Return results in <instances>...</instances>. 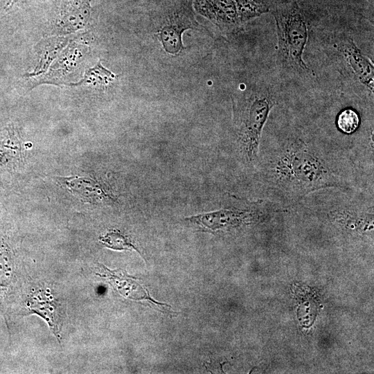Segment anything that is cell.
<instances>
[{
    "label": "cell",
    "instance_id": "1",
    "mask_svg": "<svg viewBox=\"0 0 374 374\" xmlns=\"http://www.w3.org/2000/svg\"><path fill=\"white\" fill-rule=\"evenodd\" d=\"M265 181L277 192L297 198L344 181L317 152L301 139L290 140L265 165Z\"/></svg>",
    "mask_w": 374,
    "mask_h": 374
},
{
    "label": "cell",
    "instance_id": "2",
    "mask_svg": "<svg viewBox=\"0 0 374 374\" xmlns=\"http://www.w3.org/2000/svg\"><path fill=\"white\" fill-rule=\"evenodd\" d=\"M275 100L265 87L249 88L233 98V125L239 152L244 161L258 159L261 134Z\"/></svg>",
    "mask_w": 374,
    "mask_h": 374
},
{
    "label": "cell",
    "instance_id": "3",
    "mask_svg": "<svg viewBox=\"0 0 374 374\" xmlns=\"http://www.w3.org/2000/svg\"><path fill=\"white\" fill-rule=\"evenodd\" d=\"M276 24L279 57L286 66L308 71L303 54L308 40L307 23L295 0L278 6L273 12Z\"/></svg>",
    "mask_w": 374,
    "mask_h": 374
},
{
    "label": "cell",
    "instance_id": "4",
    "mask_svg": "<svg viewBox=\"0 0 374 374\" xmlns=\"http://www.w3.org/2000/svg\"><path fill=\"white\" fill-rule=\"evenodd\" d=\"M198 12L226 32L269 11L271 0H196Z\"/></svg>",
    "mask_w": 374,
    "mask_h": 374
},
{
    "label": "cell",
    "instance_id": "5",
    "mask_svg": "<svg viewBox=\"0 0 374 374\" xmlns=\"http://www.w3.org/2000/svg\"><path fill=\"white\" fill-rule=\"evenodd\" d=\"M270 204L259 201L245 207H226L186 217V220L203 231L229 229L257 221L267 214Z\"/></svg>",
    "mask_w": 374,
    "mask_h": 374
},
{
    "label": "cell",
    "instance_id": "6",
    "mask_svg": "<svg viewBox=\"0 0 374 374\" xmlns=\"http://www.w3.org/2000/svg\"><path fill=\"white\" fill-rule=\"evenodd\" d=\"M82 38L80 35L72 37L48 71L39 76L33 86L43 84L66 85L69 75L84 60L89 51L88 43Z\"/></svg>",
    "mask_w": 374,
    "mask_h": 374
},
{
    "label": "cell",
    "instance_id": "7",
    "mask_svg": "<svg viewBox=\"0 0 374 374\" xmlns=\"http://www.w3.org/2000/svg\"><path fill=\"white\" fill-rule=\"evenodd\" d=\"M91 16V0H59L52 21V35H70L86 28Z\"/></svg>",
    "mask_w": 374,
    "mask_h": 374
},
{
    "label": "cell",
    "instance_id": "8",
    "mask_svg": "<svg viewBox=\"0 0 374 374\" xmlns=\"http://www.w3.org/2000/svg\"><path fill=\"white\" fill-rule=\"evenodd\" d=\"M337 50L344 66L355 80L373 92L374 69L371 62L362 53L350 38H344L337 44Z\"/></svg>",
    "mask_w": 374,
    "mask_h": 374
},
{
    "label": "cell",
    "instance_id": "9",
    "mask_svg": "<svg viewBox=\"0 0 374 374\" xmlns=\"http://www.w3.org/2000/svg\"><path fill=\"white\" fill-rule=\"evenodd\" d=\"M70 35H52L42 39L36 46V64L25 77L33 78L45 73L54 60L71 39Z\"/></svg>",
    "mask_w": 374,
    "mask_h": 374
},
{
    "label": "cell",
    "instance_id": "10",
    "mask_svg": "<svg viewBox=\"0 0 374 374\" xmlns=\"http://www.w3.org/2000/svg\"><path fill=\"white\" fill-rule=\"evenodd\" d=\"M103 276L107 278L110 283L124 296L135 300H147L152 303L164 305L154 301L150 296L149 292L142 285L136 281V278L128 276L123 271H111L104 267Z\"/></svg>",
    "mask_w": 374,
    "mask_h": 374
},
{
    "label": "cell",
    "instance_id": "11",
    "mask_svg": "<svg viewBox=\"0 0 374 374\" xmlns=\"http://www.w3.org/2000/svg\"><path fill=\"white\" fill-rule=\"evenodd\" d=\"M189 28L186 20L179 17L170 19L168 24L161 28L159 39L168 53L176 54L184 48L181 33Z\"/></svg>",
    "mask_w": 374,
    "mask_h": 374
},
{
    "label": "cell",
    "instance_id": "12",
    "mask_svg": "<svg viewBox=\"0 0 374 374\" xmlns=\"http://www.w3.org/2000/svg\"><path fill=\"white\" fill-rule=\"evenodd\" d=\"M116 78V75L104 67L99 61L94 66L89 69L82 78L77 82H71L68 86L90 85L104 87Z\"/></svg>",
    "mask_w": 374,
    "mask_h": 374
},
{
    "label": "cell",
    "instance_id": "13",
    "mask_svg": "<svg viewBox=\"0 0 374 374\" xmlns=\"http://www.w3.org/2000/svg\"><path fill=\"white\" fill-rule=\"evenodd\" d=\"M99 240L104 246L114 250H139L131 240L118 230H112L100 236Z\"/></svg>",
    "mask_w": 374,
    "mask_h": 374
},
{
    "label": "cell",
    "instance_id": "14",
    "mask_svg": "<svg viewBox=\"0 0 374 374\" xmlns=\"http://www.w3.org/2000/svg\"><path fill=\"white\" fill-rule=\"evenodd\" d=\"M359 118L358 114L351 109L343 110L338 116L337 124L338 128L344 133L351 134L358 127Z\"/></svg>",
    "mask_w": 374,
    "mask_h": 374
},
{
    "label": "cell",
    "instance_id": "15",
    "mask_svg": "<svg viewBox=\"0 0 374 374\" xmlns=\"http://www.w3.org/2000/svg\"><path fill=\"white\" fill-rule=\"evenodd\" d=\"M30 310L44 318L56 335L55 332L57 331V327L53 319V306L50 303H47L46 304V302L35 300V301L30 302Z\"/></svg>",
    "mask_w": 374,
    "mask_h": 374
},
{
    "label": "cell",
    "instance_id": "16",
    "mask_svg": "<svg viewBox=\"0 0 374 374\" xmlns=\"http://www.w3.org/2000/svg\"><path fill=\"white\" fill-rule=\"evenodd\" d=\"M28 0H1V6L3 10L9 12L15 8L19 7L25 3Z\"/></svg>",
    "mask_w": 374,
    "mask_h": 374
}]
</instances>
